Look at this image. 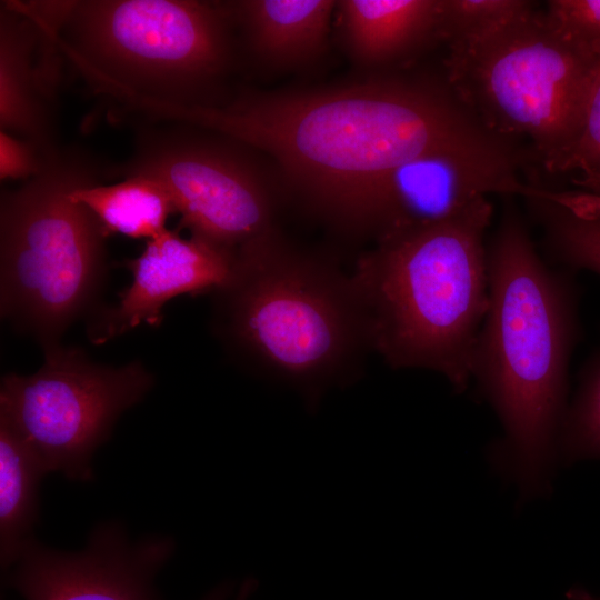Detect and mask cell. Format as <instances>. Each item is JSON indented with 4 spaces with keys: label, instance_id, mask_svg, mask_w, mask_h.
<instances>
[{
    "label": "cell",
    "instance_id": "cell-24",
    "mask_svg": "<svg viewBox=\"0 0 600 600\" xmlns=\"http://www.w3.org/2000/svg\"><path fill=\"white\" fill-rule=\"evenodd\" d=\"M258 588L254 578H246L236 590V586L227 581L212 589L202 600H249Z\"/></svg>",
    "mask_w": 600,
    "mask_h": 600
},
{
    "label": "cell",
    "instance_id": "cell-16",
    "mask_svg": "<svg viewBox=\"0 0 600 600\" xmlns=\"http://www.w3.org/2000/svg\"><path fill=\"white\" fill-rule=\"evenodd\" d=\"M46 471L36 456L0 420V562L7 572L39 521V489Z\"/></svg>",
    "mask_w": 600,
    "mask_h": 600
},
{
    "label": "cell",
    "instance_id": "cell-5",
    "mask_svg": "<svg viewBox=\"0 0 600 600\" xmlns=\"http://www.w3.org/2000/svg\"><path fill=\"white\" fill-rule=\"evenodd\" d=\"M98 163L56 148L41 171L0 201L1 316L42 348L90 308L106 273L107 236L73 189L98 182Z\"/></svg>",
    "mask_w": 600,
    "mask_h": 600
},
{
    "label": "cell",
    "instance_id": "cell-8",
    "mask_svg": "<svg viewBox=\"0 0 600 600\" xmlns=\"http://www.w3.org/2000/svg\"><path fill=\"white\" fill-rule=\"evenodd\" d=\"M43 352L37 372L2 377L0 420L24 441L46 473L91 481L94 452L120 416L146 397L154 378L138 360L101 364L60 343Z\"/></svg>",
    "mask_w": 600,
    "mask_h": 600
},
{
    "label": "cell",
    "instance_id": "cell-23",
    "mask_svg": "<svg viewBox=\"0 0 600 600\" xmlns=\"http://www.w3.org/2000/svg\"><path fill=\"white\" fill-rule=\"evenodd\" d=\"M44 156L29 141L0 130V179L29 180L42 169Z\"/></svg>",
    "mask_w": 600,
    "mask_h": 600
},
{
    "label": "cell",
    "instance_id": "cell-20",
    "mask_svg": "<svg viewBox=\"0 0 600 600\" xmlns=\"http://www.w3.org/2000/svg\"><path fill=\"white\" fill-rule=\"evenodd\" d=\"M557 459L564 464L600 459V343L584 362L568 402L557 440Z\"/></svg>",
    "mask_w": 600,
    "mask_h": 600
},
{
    "label": "cell",
    "instance_id": "cell-6",
    "mask_svg": "<svg viewBox=\"0 0 600 600\" xmlns=\"http://www.w3.org/2000/svg\"><path fill=\"white\" fill-rule=\"evenodd\" d=\"M230 1H67L62 53L98 91L208 106L232 62Z\"/></svg>",
    "mask_w": 600,
    "mask_h": 600
},
{
    "label": "cell",
    "instance_id": "cell-11",
    "mask_svg": "<svg viewBox=\"0 0 600 600\" xmlns=\"http://www.w3.org/2000/svg\"><path fill=\"white\" fill-rule=\"evenodd\" d=\"M523 153L433 151L388 172L368 199L364 231L376 240L447 221L489 193L534 197L518 178Z\"/></svg>",
    "mask_w": 600,
    "mask_h": 600
},
{
    "label": "cell",
    "instance_id": "cell-18",
    "mask_svg": "<svg viewBox=\"0 0 600 600\" xmlns=\"http://www.w3.org/2000/svg\"><path fill=\"white\" fill-rule=\"evenodd\" d=\"M543 228L550 253L569 270L600 276V214L544 198L526 199Z\"/></svg>",
    "mask_w": 600,
    "mask_h": 600
},
{
    "label": "cell",
    "instance_id": "cell-3",
    "mask_svg": "<svg viewBox=\"0 0 600 600\" xmlns=\"http://www.w3.org/2000/svg\"><path fill=\"white\" fill-rule=\"evenodd\" d=\"M488 198L441 223L377 240L350 273L371 350L394 369H427L453 391L471 379L490 302Z\"/></svg>",
    "mask_w": 600,
    "mask_h": 600
},
{
    "label": "cell",
    "instance_id": "cell-13",
    "mask_svg": "<svg viewBox=\"0 0 600 600\" xmlns=\"http://www.w3.org/2000/svg\"><path fill=\"white\" fill-rule=\"evenodd\" d=\"M38 29L20 2L0 7V128L31 142L42 156L52 152V104L37 70Z\"/></svg>",
    "mask_w": 600,
    "mask_h": 600
},
{
    "label": "cell",
    "instance_id": "cell-7",
    "mask_svg": "<svg viewBox=\"0 0 600 600\" xmlns=\"http://www.w3.org/2000/svg\"><path fill=\"white\" fill-rule=\"evenodd\" d=\"M600 58L533 10L493 37L444 60L446 78L500 137L529 140L549 173L572 147Z\"/></svg>",
    "mask_w": 600,
    "mask_h": 600
},
{
    "label": "cell",
    "instance_id": "cell-21",
    "mask_svg": "<svg viewBox=\"0 0 600 600\" xmlns=\"http://www.w3.org/2000/svg\"><path fill=\"white\" fill-rule=\"evenodd\" d=\"M556 173H568L578 191L600 198V60L579 133Z\"/></svg>",
    "mask_w": 600,
    "mask_h": 600
},
{
    "label": "cell",
    "instance_id": "cell-14",
    "mask_svg": "<svg viewBox=\"0 0 600 600\" xmlns=\"http://www.w3.org/2000/svg\"><path fill=\"white\" fill-rule=\"evenodd\" d=\"M230 7L252 56L282 69L306 64L326 49L337 1L242 0Z\"/></svg>",
    "mask_w": 600,
    "mask_h": 600
},
{
    "label": "cell",
    "instance_id": "cell-10",
    "mask_svg": "<svg viewBox=\"0 0 600 600\" xmlns=\"http://www.w3.org/2000/svg\"><path fill=\"white\" fill-rule=\"evenodd\" d=\"M174 550L171 537L130 541L124 526L111 521L98 524L77 552L32 537L6 573L22 600H160L154 579Z\"/></svg>",
    "mask_w": 600,
    "mask_h": 600
},
{
    "label": "cell",
    "instance_id": "cell-15",
    "mask_svg": "<svg viewBox=\"0 0 600 600\" xmlns=\"http://www.w3.org/2000/svg\"><path fill=\"white\" fill-rule=\"evenodd\" d=\"M439 0L337 1L352 58L364 67L399 62L438 37Z\"/></svg>",
    "mask_w": 600,
    "mask_h": 600
},
{
    "label": "cell",
    "instance_id": "cell-19",
    "mask_svg": "<svg viewBox=\"0 0 600 600\" xmlns=\"http://www.w3.org/2000/svg\"><path fill=\"white\" fill-rule=\"evenodd\" d=\"M536 10L527 0H439L438 37L448 52L484 41Z\"/></svg>",
    "mask_w": 600,
    "mask_h": 600
},
{
    "label": "cell",
    "instance_id": "cell-17",
    "mask_svg": "<svg viewBox=\"0 0 600 600\" xmlns=\"http://www.w3.org/2000/svg\"><path fill=\"white\" fill-rule=\"evenodd\" d=\"M70 196L96 216L108 238L119 233L151 240L168 230L167 221L176 213L168 191L146 177H127L108 186L88 183L73 189Z\"/></svg>",
    "mask_w": 600,
    "mask_h": 600
},
{
    "label": "cell",
    "instance_id": "cell-2",
    "mask_svg": "<svg viewBox=\"0 0 600 600\" xmlns=\"http://www.w3.org/2000/svg\"><path fill=\"white\" fill-rule=\"evenodd\" d=\"M490 302L472 358L471 379L494 410L503 438L494 467L523 500L550 487L568 406V371L578 334L577 288L550 268L529 230L508 208L488 244Z\"/></svg>",
    "mask_w": 600,
    "mask_h": 600
},
{
    "label": "cell",
    "instance_id": "cell-25",
    "mask_svg": "<svg viewBox=\"0 0 600 600\" xmlns=\"http://www.w3.org/2000/svg\"><path fill=\"white\" fill-rule=\"evenodd\" d=\"M569 600H600L599 594H593L590 591L582 588H573L567 592Z\"/></svg>",
    "mask_w": 600,
    "mask_h": 600
},
{
    "label": "cell",
    "instance_id": "cell-9",
    "mask_svg": "<svg viewBox=\"0 0 600 600\" xmlns=\"http://www.w3.org/2000/svg\"><path fill=\"white\" fill-rule=\"evenodd\" d=\"M166 122L139 131L132 156L113 176L157 181L180 214L178 229L238 258L276 231L271 183L247 144L196 126Z\"/></svg>",
    "mask_w": 600,
    "mask_h": 600
},
{
    "label": "cell",
    "instance_id": "cell-1",
    "mask_svg": "<svg viewBox=\"0 0 600 600\" xmlns=\"http://www.w3.org/2000/svg\"><path fill=\"white\" fill-rule=\"evenodd\" d=\"M141 110L271 156L291 189L351 230L364 231L376 184L413 158L449 150L519 152L513 140L480 121L446 76H384L321 91H251L217 106L143 100Z\"/></svg>",
    "mask_w": 600,
    "mask_h": 600
},
{
    "label": "cell",
    "instance_id": "cell-4",
    "mask_svg": "<svg viewBox=\"0 0 600 600\" xmlns=\"http://www.w3.org/2000/svg\"><path fill=\"white\" fill-rule=\"evenodd\" d=\"M217 328L241 358L296 389L314 408L331 386L350 382L371 349L351 274L290 246L278 231L240 254L216 292Z\"/></svg>",
    "mask_w": 600,
    "mask_h": 600
},
{
    "label": "cell",
    "instance_id": "cell-12",
    "mask_svg": "<svg viewBox=\"0 0 600 600\" xmlns=\"http://www.w3.org/2000/svg\"><path fill=\"white\" fill-rule=\"evenodd\" d=\"M239 258L199 239L167 230L148 240L141 254L123 262L132 282L118 301L98 310L89 320L87 336L103 344L144 323L157 328L162 309L180 294L218 292L232 280Z\"/></svg>",
    "mask_w": 600,
    "mask_h": 600
},
{
    "label": "cell",
    "instance_id": "cell-22",
    "mask_svg": "<svg viewBox=\"0 0 600 600\" xmlns=\"http://www.w3.org/2000/svg\"><path fill=\"white\" fill-rule=\"evenodd\" d=\"M544 14L559 33L600 58V0H551Z\"/></svg>",
    "mask_w": 600,
    "mask_h": 600
}]
</instances>
